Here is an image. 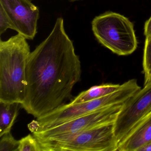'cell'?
Returning <instances> with one entry per match:
<instances>
[{
  "mask_svg": "<svg viewBox=\"0 0 151 151\" xmlns=\"http://www.w3.org/2000/svg\"><path fill=\"white\" fill-rule=\"evenodd\" d=\"M81 74L79 56L64 20L58 17L48 37L30 54L22 107L37 118L59 108L71 98Z\"/></svg>",
  "mask_w": 151,
  "mask_h": 151,
  "instance_id": "obj_1",
  "label": "cell"
},
{
  "mask_svg": "<svg viewBox=\"0 0 151 151\" xmlns=\"http://www.w3.org/2000/svg\"><path fill=\"white\" fill-rule=\"evenodd\" d=\"M18 33L0 41V101H24L26 86V67L30 54L29 45Z\"/></svg>",
  "mask_w": 151,
  "mask_h": 151,
  "instance_id": "obj_2",
  "label": "cell"
},
{
  "mask_svg": "<svg viewBox=\"0 0 151 151\" xmlns=\"http://www.w3.org/2000/svg\"><path fill=\"white\" fill-rule=\"evenodd\" d=\"M114 123L87 130L38 140L42 151H115Z\"/></svg>",
  "mask_w": 151,
  "mask_h": 151,
  "instance_id": "obj_3",
  "label": "cell"
},
{
  "mask_svg": "<svg viewBox=\"0 0 151 151\" xmlns=\"http://www.w3.org/2000/svg\"><path fill=\"white\" fill-rule=\"evenodd\" d=\"M91 26L98 41L114 53L129 55L137 47L133 24L120 14L104 13L93 20Z\"/></svg>",
  "mask_w": 151,
  "mask_h": 151,
  "instance_id": "obj_4",
  "label": "cell"
},
{
  "mask_svg": "<svg viewBox=\"0 0 151 151\" xmlns=\"http://www.w3.org/2000/svg\"><path fill=\"white\" fill-rule=\"evenodd\" d=\"M136 92L134 86L131 82L127 81L122 84L119 90L104 97L78 104H64L54 111L37 118L40 124L38 131L64 123L102 108L123 104Z\"/></svg>",
  "mask_w": 151,
  "mask_h": 151,
  "instance_id": "obj_5",
  "label": "cell"
},
{
  "mask_svg": "<svg viewBox=\"0 0 151 151\" xmlns=\"http://www.w3.org/2000/svg\"><path fill=\"white\" fill-rule=\"evenodd\" d=\"M123 104L102 108L54 127L33 132V136L37 140H40L87 130L115 122Z\"/></svg>",
  "mask_w": 151,
  "mask_h": 151,
  "instance_id": "obj_6",
  "label": "cell"
},
{
  "mask_svg": "<svg viewBox=\"0 0 151 151\" xmlns=\"http://www.w3.org/2000/svg\"><path fill=\"white\" fill-rule=\"evenodd\" d=\"M151 112V83L144 86L123 105L115 122L118 145L130 132Z\"/></svg>",
  "mask_w": 151,
  "mask_h": 151,
  "instance_id": "obj_7",
  "label": "cell"
},
{
  "mask_svg": "<svg viewBox=\"0 0 151 151\" xmlns=\"http://www.w3.org/2000/svg\"><path fill=\"white\" fill-rule=\"evenodd\" d=\"M0 6L11 19L16 31L26 39H34L40 17L37 6L30 0H0Z\"/></svg>",
  "mask_w": 151,
  "mask_h": 151,
  "instance_id": "obj_8",
  "label": "cell"
},
{
  "mask_svg": "<svg viewBox=\"0 0 151 151\" xmlns=\"http://www.w3.org/2000/svg\"><path fill=\"white\" fill-rule=\"evenodd\" d=\"M151 143V112L142 119L118 145L119 151H138Z\"/></svg>",
  "mask_w": 151,
  "mask_h": 151,
  "instance_id": "obj_9",
  "label": "cell"
},
{
  "mask_svg": "<svg viewBox=\"0 0 151 151\" xmlns=\"http://www.w3.org/2000/svg\"><path fill=\"white\" fill-rule=\"evenodd\" d=\"M21 104L0 101V137L11 132Z\"/></svg>",
  "mask_w": 151,
  "mask_h": 151,
  "instance_id": "obj_10",
  "label": "cell"
},
{
  "mask_svg": "<svg viewBox=\"0 0 151 151\" xmlns=\"http://www.w3.org/2000/svg\"><path fill=\"white\" fill-rule=\"evenodd\" d=\"M122 85L114 84L95 86L79 93L70 103L71 104H78L99 99L116 91Z\"/></svg>",
  "mask_w": 151,
  "mask_h": 151,
  "instance_id": "obj_11",
  "label": "cell"
},
{
  "mask_svg": "<svg viewBox=\"0 0 151 151\" xmlns=\"http://www.w3.org/2000/svg\"><path fill=\"white\" fill-rule=\"evenodd\" d=\"M143 68L145 76V86L151 75V37H146L143 55Z\"/></svg>",
  "mask_w": 151,
  "mask_h": 151,
  "instance_id": "obj_12",
  "label": "cell"
},
{
  "mask_svg": "<svg viewBox=\"0 0 151 151\" xmlns=\"http://www.w3.org/2000/svg\"><path fill=\"white\" fill-rule=\"evenodd\" d=\"M18 151H42V149L37 139L29 134L19 140Z\"/></svg>",
  "mask_w": 151,
  "mask_h": 151,
  "instance_id": "obj_13",
  "label": "cell"
},
{
  "mask_svg": "<svg viewBox=\"0 0 151 151\" xmlns=\"http://www.w3.org/2000/svg\"><path fill=\"white\" fill-rule=\"evenodd\" d=\"M19 146V140L16 139L10 132L1 137L0 151H18Z\"/></svg>",
  "mask_w": 151,
  "mask_h": 151,
  "instance_id": "obj_14",
  "label": "cell"
},
{
  "mask_svg": "<svg viewBox=\"0 0 151 151\" xmlns=\"http://www.w3.org/2000/svg\"><path fill=\"white\" fill-rule=\"evenodd\" d=\"M9 29L15 30L14 26L11 19L5 9L0 6V35L5 33Z\"/></svg>",
  "mask_w": 151,
  "mask_h": 151,
  "instance_id": "obj_15",
  "label": "cell"
},
{
  "mask_svg": "<svg viewBox=\"0 0 151 151\" xmlns=\"http://www.w3.org/2000/svg\"><path fill=\"white\" fill-rule=\"evenodd\" d=\"M144 33L146 37H151V17L145 23Z\"/></svg>",
  "mask_w": 151,
  "mask_h": 151,
  "instance_id": "obj_16",
  "label": "cell"
},
{
  "mask_svg": "<svg viewBox=\"0 0 151 151\" xmlns=\"http://www.w3.org/2000/svg\"><path fill=\"white\" fill-rule=\"evenodd\" d=\"M28 128L32 133L38 131L40 128L39 122L37 120H34L28 125Z\"/></svg>",
  "mask_w": 151,
  "mask_h": 151,
  "instance_id": "obj_17",
  "label": "cell"
},
{
  "mask_svg": "<svg viewBox=\"0 0 151 151\" xmlns=\"http://www.w3.org/2000/svg\"><path fill=\"white\" fill-rule=\"evenodd\" d=\"M138 151H151V143L141 147Z\"/></svg>",
  "mask_w": 151,
  "mask_h": 151,
  "instance_id": "obj_18",
  "label": "cell"
},
{
  "mask_svg": "<svg viewBox=\"0 0 151 151\" xmlns=\"http://www.w3.org/2000/svg\"><path fill=\"white\" fill-rule=\"evenodd\" d=\"M151 83V76H150V77H149V79H148V81H147V83L146 84H147L148 83Z\"/></svg>",
  "mask_w": 151,
  "mask_h": 151,
  "instance_id": "obj_19",
  "label": "cell"
},
{
  "mask_svg": "<svg viewBox=\"0 0 151 151\" xmlns=\"http://www.w3.org/2000/svg\"><path fill=\"white\" fill-rule=\"evenodd\" d=\"M30 1H33V0H30ZM70 2H74V1H79V0H68Z\"/></svg>",
  "mask_w": 151,
  "mask_h": 151,
  "instance_id": "obj_20",
  "label": "cell"
}]
</instances>
